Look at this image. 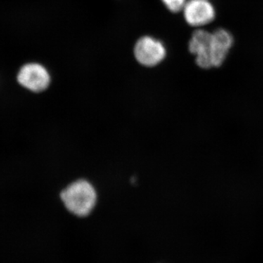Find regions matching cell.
Masks as SVG:
<instances>
[{
	"label": "cell",
	"instance_id": "cell-7",
	"mask_svg": "<svg viewBox=\"0 0 263 263\" xmlns=\"http://www.w3.org/2000/svg\"><path fill=\"white\" fill-rule=\"evenodd\" d=\"M167 9L173 13H178L183 9L186 3V0H162Z\"/></svg>",
	"mask_w": 263,
	"mask_h": 263
},
{
	"label": "cell",
	"instance_id": "cell-2",
	"mask_svg": "<svg viewBox=\"0 0 263 263\" xmlns=\"http://www.w3.org/2000/svg\"><path fill=\"white\" fill-rule=\"evenodd\" d=\"M16 81L22 89L32 94L44 92L51 84V76L44 65L39 62H25L19 67Z\"/></svg>",
	"mask_w": 263,
	"mask_h": 263
},
{
	"label": "cell",
	"instance_id": "cell-1",
	"mask_svg": "<svg viewBox=\"0 0 263 263\" xmlns=\"http://www.w3.org/2000/svg\"><path fill=\"white\" fill-rule=\"evenodd\" d=\"M61 200L69 212L78 216L89 215L97 202L94 186L86 180H78L62 190Z\"/></svg>",
	"mask_w": 263,
	"mask_h": 263
},
{
	"label": "cell",
	"instance_id": "cell-4",
	"mask_svg": "<svg viewBox=\"0 0 263 263\" xmlns=\"http://www.w3.org/2000/svg\"><path fill=\"white\" fill-rule=\"evenodd\" d=\"M166 51L163 44L151 37H143L135 46V56L141 65L154 67L158 65L165 57Z\"/></svg>",
	"mask_w": 263,
	"mask_h": 263
},
{
	"label": "cell",
	"instance_id": "cell-3",
	"mask_svg": "<svg viewBox=\"0 0 263 263\" xmlns=\"http://www.w3.org/2000/svg\"><path fill=\"white\" fill-rule=\"evenodd\" d=\"M189 50L195 56L197 65L202 69L213 68L212 33L198 29L192 35Z\"/></svg>",
	"mask_w": 263,
	"mask_h": 263
},
{
	"label": "cell",
	"instance_id": "cell-6",
	"mask_svg": "<svg viewBox=\"0 0 263 263\" xmlns=\"http://www.w3.org/2000/svg\"><path fill=\"white\" fill-rule=\"evenodd\" d=\"M233 43V36L226 29H219L212 33L213 67H218L222 65Z\"/></svg>",
	"mask_w": 263,
	"mask_h": 263
},
{
	"label": "cell",
	"instance_id": "cell-5",
	"mask_svg": "<svg viewBox=\"0 0 263 263\" xmlns=\"http://www.w3.org/2000/svg\"><path fill=\"white\" fill-rule=\"evenodd\" d=\"M185 20L193 27H201L215 18V9L209 0H189L183 8Z\"/></svg>",
	"mask_w": 263,
	"mask_h": 263
}]
</instances>
